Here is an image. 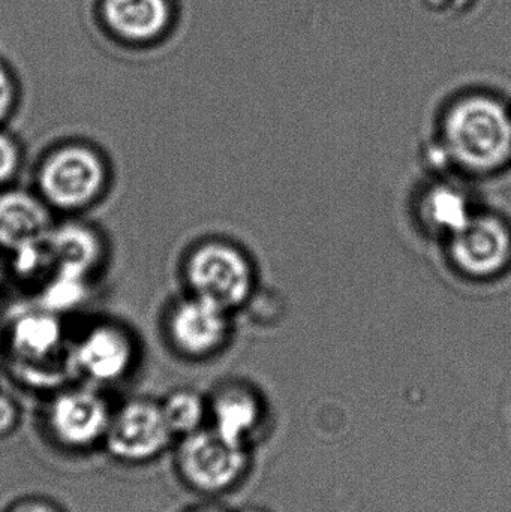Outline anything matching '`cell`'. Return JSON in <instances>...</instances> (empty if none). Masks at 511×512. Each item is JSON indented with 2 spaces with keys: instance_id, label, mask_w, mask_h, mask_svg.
<instances>
[{
  "instance_id": "1",
  "label": "cell",
  "mask_w": 511,
  "mask_h": 512,
  "mask_svg": "<svg viewBox=\"0 0 511 512\" xmlns=\"http://www.w3.org/2000/svg\"><path fill=\"white\" fill-rule=\"evenodd\" d=\"M444 147L473 173H492L511 161V111L491 95L459 99L447 111Z\"/></svg>"
},
{
  "instance_id": "2",
  "label": "cell",
  "mask_w": 511,
  "mask_h": 512,
  "mask_svg": "<svg viewBox=\"0 0 511 512\" xmlns=\"http://www.w3.org/2000/svg\"><path fill=\"white\" fill-rule=\"evenodd\" d=\"M107 161L99 150L81 141L51 149L36 170V194L51 210L77 213L95 206L107 191Z\"/></svg>"
},
{
  "instance_id": "3",
  "label": "cell",
  "mask_w": 511,
  "mask_h": 512,
  "mask_svg": "<svg viewBox=\"0 0 511 512\" xmlns=\"http://www.w3.org/2000/svg\"><path fill=\"white\" fill-rule=\"evenodd\" d=\"M113 408L99 388L77 384L51 394L41 414L42 435L68 456L101 450Z\"/></svg>"
},
{
  "instance_id": "4",
  "label": "cell",
  "mask_w": 511,
  "mask_h": 512,
  "mask_svg": "<svg viewBox=\"0 0 511 512\" xmlns=\"http://www.w3.org/2000/svg\"><path fill=\"white\" fill-rule=\"evenodd\" d=\"M5 346L15 372L30 384H51L57 372L68 375L69 348L62 316L38 303L11 316L5 328Z\"/></svg>"
},
{
  "instance_id": "5",
  "label": "cell",
  "mask_w": 511,
  "mask_h": 512,
  "mask_svg": "<svg viewBox=\"0 0 511 512\" xmlns=\"http://www.w3.org/2000/svg\"><path fill=\"white\" fill-rule=\"evenodd\" d=\"M176 444L161 402L132 397L113 409L102 450L122 466H147L158 462Z\"/></svg>"
},
{
  "instance_id": "6",
  "label": "cell",
  "mask_w": 511,
  "mask_h": 512,
  "mask_svg": "<svg viewBox=\"0 0 511 512\" xmlns=\"http://www.w3.org/2000/svg\"><path fill=\"white\" fill-rule=\"evenodd\" d=\"M174 471L188 489L218 495L239 481L246 466L243 445L225 438L212 427L176 441Z\"/></svg>"
},
{
  "instance_id": "7",
  "label": "cell",
  "mask_w": 511,
  "mask_h": 512,
  "mask_svg": "<svg viewBox=\"0 0 511 512\" xmlns=\"http://www.w3.org/2000/svg\"><path fill=\"white\" fill-rule=\"evenodd\" d=\"M137 346L128 328L117 322H96L68 349V375L90 387H116L131 375Z\"/></svg>"
},
{
  "instance_id": "8",
  "label": "cell",
  "mask_w": 511,
  "mask_h": 512,
  "mask_svg": "<svg viewBox=\"0 0 511 512\" xmlns=\"http://www.w3.org/2000/svg\"><path fill=\"white\" fill-rule=\"evenodd\" d=\"M252 277L246 256L227 243H203L186 258L185 280L191 295L227 312L249 297Z\"/></svg>"
},
{
  "instance_id": "9",
  "label": "cell",
  "mask_w": 511,
  "mask_h": 512,
  "mask_svg": "<svg viewBox=\"0 0 511 512\" xmlns=\"http://www.w3.org/2000/svg\"><path fill=\"white\" fill-rule=\"evenodd\" d=\"M450 254L459 270L471 277H491L511 262V230L495 215H476L450 237Z\"/></svg>"
},
{
  "instance_id": "10",
  "label": "cell",
  "mask_w": 511,
  "mask_h": 512,
  "mask_svg": "<svg viewBox=\"0 0 511 512\" xmlns=\"http://www.w3.org/2000/svg\"><path fill=\"white\" fill-rule=\"evenodd\" d=\"M228 312L189 295L168 313L167 336L182 357L200 360L215 354L228 337Z\"/></svg>"
},
{
  "instance_id": "11",
  "label": "cell",
  "mask_w": 511,
  "mask_h": 512,
  "mask_svg": "<svg viewBox=\"0 0 511 512\" xmlns=\"http://www.w3.org/2000/svg\"><path fill=\"white\" fill-rule=\"evenodd\" d=\"M53 210L33 192L3 188L0 191V249H15L44 240L54 227Z\"/></svg>"
},
{
  "instance_id": "12",
  "label": "cell",
  "mask_w": 511,
  "mask_h": 512,
  "mask_svg": "<svg viewBox=\"0 0 511 512\" xmlns=\"http://www.w3.org/2000/svg\"><path fill=\"white\" fill-rule=\"evenodd\" d=\"M53 274L89 280L101 267L105 245L95 228L80 222L54 225L47 236Z\"/></svg>"
},
{
  "instance_id": "13",
  "label": "cell",
  "mask_w": 511,
  "mask_h": 512,
  "mask_svg": "<svg viewBox=\"0 0 511 512\" xmlns=\"http://www.w3.org/2000/svg\"><path fill=\"white\" fill-rule=\"evenodd\" d=\"M104 17L117 35L131 41L156 38L167 27V0H105Z\"/></svg>"
},
{
  "instance_id": "14",
  "label": "cell",
  "mask_w": 511,
  "mask_h": 512,
  "mask_svg": "<svg viewBox=\"0 0 511 512\" xmlns=\"http://www.w3.org/2000/svg\"><path fill=\"white\" fill-rule=\"evenodd\" d=\"M212 429L231 441L242 444L260 417V408L251 394L239 388H225L209 405Z\"/></svg>"
},
{
  "instance_id": "15",
  "label": "cell",
  "mask_w": 511,
  "mask_h": 512,
  "mask_svg": "<svg viewBox=\"0 0 511 512\" xmlns=\"http://www.w3.org/2000/svg\"><path fill=\"white\" fill-rule=\"evenodd\" d=\"M474 213L465 195L449 186L429 192L423 204V216L432 230L453 237L468 224Z\"/></svg>"
},
{
  "instance_id": "16",
  "label": "cell",
  "mask_w": 511,
  "mask_h": 512,
  "mask_svg": "<svg viewBox=\"0 0 511 512\" xmlns=\"http://www.w3.org/2000/svg\"><path fill=\"white\" fill-rule=\"evenodd\" d=\"M162 414L176 441L203 429L209 405L197 391L179 388L159 400Z\"/></svg>"
},
{
  "instance_id": "17",
  "label": "cell",
  "mask_w": 511,
  "mask_h": 512,
  "mask_svg": "<svg viewBox=\"0 0 511 512\" xmlns=\"http://www.w3.org/2000/svg\"><path fill=\"white\" fill-rule=\"evenodd\" d=\"M89 280L53 274L39 289L38 304L62 316L84 303Z\"/></svg>"
},
{
  "instance_id": "18",
  "label": "cell",
  "mask_w": 511,
  "mask_h": 512,
  "mask_svg": "<svg viewBox=\"0 0 511 512\" xmlns=\"http://www.w3.org/2000/svg\"><path fill=\"white\" fill-rule=\"evenodd\" d=\"M9 261L12 276L23 282H38L39 285L50 279L54 273L53 259L47 245V237L39 242L30 243L23 248L15 249Z\"/></svg>"
},
{
  "instance_id": "19",
  "label": "cell",
  "mask_w": 511,
  "mask_h": 512,
  "mask_svg": "<svg viewBox=\"0 0 511 512\" xmlns=\"http://www.w3.org/2000/svg\"><path fill=\"white\" fill-rule=\"evenodd\" d=\"M21 161L23 155L20 144L12 135L0 129V189L6 188L17 177Z\"/></svg>"
},
{
  "instance_id": "20",
  "label": "cell",
  "mask_w": 511,
  "mask_h": 512,
  "mask_svg": "<svg viewBox=\"0 0 511 512\" xmlns=\"http://www.w3.org/2000/svg\"><path fill=\"white\" fill-rule=\"evenodd\" d=\"M20 405L14 397L0 391V441L11 438L21 424Z\"/></svg>"
},
{
  "instance_id": "21",
  "label": "cell",
  "mask_w": 511,
  "mask_h": 512,
  "mask_svg": "<svg viewBox=\"0 0 511 512\" xmlns=\"http://www.w3.org/2000/svg\"><path fill=\"white\" fill-rule=\"evenodd\" d=\"M3 512H66V510L47 496L30 495L15 499Z\"/></svg>"
},
{
  "instance_id": "22",
  "label": "cell",
  "mask_w": 511,
  "mask_h": 512,
  "mask_svg": "<svg viewBox=\"0 0 511 512\" xmlns=\"http://www.w3.org/2000/svg\"><path fill=\"white\" fill-rule=\"evenodd\" d=\"M15 105V87L11 75L0 65V126L9 119Z\"/></svg>"
},
{
  "instance_id": "23",
  "label": "cell",
  "mask_w": 511,
  "mask_h": 512,
  "mask_svg": "<svg viewBox=\"0 0 511 512\" xmlns=\"http://www.w3.org/2000/svg\"><path fill=\"white\" fill-rule=\"evenodd\" d=\"M183 512H225L216 507H194Z\"/></svg>"
},
{
  "instance_id": "24",
  "label": "cell",
  "mask_w": 511,
  "mask_h": 512,
  "mask_svg": "<svg viewBox=\"0 0 511 512\" xmlns=\"http://www.w3.org/2000/svg\"><path fill=\"white\" fill-rule=\"evenodd\" d=\"M6 271H8V267H6L5 262L0 258V288H2L3 282H5Z\"/></svg>"
},
{
  "instance_id": "25",
  "label": "cell",
  "mask_w": 511,
  "mask_h": 512,
  "mask_svg": "<svg viewBox=\"0 0 511 512\" xmlns=\"http://www.w3.org/2000/svg\"><path fill=\"white\" fill-rule=\"evenodd\" d=\"M243 512H261V511H252V510H248V511H243Z\"/></svg>"
}]
</instances>
